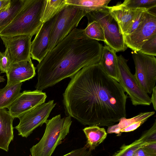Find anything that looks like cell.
<instances>
[{
    "label": "cell",
    "instance_id": "obj_21",
    "mask_svg": "<svg viewBox=\"0 0 156 156\" xmlns=\"http://www.w3.org/2000/svg\"><path fill=\"white\" fill-rule=\"evenodd\" d=\"M24 0H11L10 4L0 10V31L14 19L21 9Z\"/></svg>",
    "mask_w": 156,
    "mask_h": 156
},
{
    "label": "cell",
    "instance_id": "obj_33",
    "mask_svg": "<svg viewBox=\"0 0 156 156\" xmlns=\"http://www.w3.org/2000/svg\"><path fill=\"white\" fill-rule=\"evenodd\" d=\"M151 97V103L152 104L154 109L156 110V86L154 88L152 92Z\"/></svg>",
    "mask_w": 156,
    "mask_h": 156
},
{
    "label": "cell",
    "instance_id": "obj_10",
    "mask_svg": "<svg viewBox=\"0 0 156 156\" xmlns=\"http://www.w3.org/2000/svg\"><path fill=\"white\" fill-rule=\"evenodd\" d=\"M156 34L155 13L147 10L145 16L135 30L132 33L123 36L127 48L139 51L144 43Z\"/></svg>",
    "mask_w": 156,
    "mask_h": 156
},
{
    "label": "cell",
    "instance_id": "obj_8",
    "mask_svg": "<svg viewBox=\"0 0 156 156\" xmlns=\"http://www.w3.org/2000/svg\"><path fill=\"white\" fill-rule=\"evenodd\" d=\"M132 57L137 82L145 92L151 94L156 82V58L136 51L132 53Z\"/></svg>",
    "mask_w": 156,
    "mask_h": 156
},
{
    "label": "cell",
    "instance_id": "obj_32",
    "mask_svg": "<svg viewBox=\"0 0 156 156\" xmlns=\"http://www.w3.org/2000/svg\"><path fill=\"white\" fill-rule=\"evenodd\" d=\"M142 148L151 156H156V141L147 143Z\"/></svg>",
    "mask_w": 156,
    "mask_h": 156
},
{
    "label": "cell",
    "instance_id": "obj_16",
    "mask_svg": "<svg viewBox=\"0 0 156 156\" xmlns=\"http://www.w3.org/2000/svg\"><path fill=\"white\" fill-rule=\"evenodd\" d=\"M14 118L5 108L0 109V148L8 151L13 138V122Z\"/></svg>",
    "mask_w": 156,
    "mask_h": 156
},
{
    "label": "cell",
    "instance_id": "obj_30",
    "mask_svg": "<svg viewBox=\"0 0 156 156\" xmlns=\"http://www.w3.org/2000/svg\"><path fill=\"white\" fill-rule=\"evenodd\" d=\"M145 141L147 143L156 141V120L151 127L142 136Z\"/></svg>",
    "mask_w": 156,
    "mask_h": 156
},
{
    "label": "cell",
    "instance_id": "obj_26",
    "mask_svg": "<svg viewBox=\"0 0 156 156\" xmlns=\"http://www.w3.org/2000/svg\"><path fill=\"white\" fill-rule=\"evenodd\" d=\"M121 5L129 9L141 8L150 10L156 8V0H126Z\"/></svg>",
    "mask_w": 156,
    "mask_h": 156
},
{
    "label": "cell",
    "instance_id": "obj_4",
    "mask_svg": "<svg viewBox=\"0 0 156 156\" xmlns=\"http://www.w3.org/2000/svg\"><path fill=\"white\" fill-rule=\"evenodd\" d=\"M72 121L67 116L58 115L47 120L44 134L38 143L30 149L32 156H51L56 147L69 133Z\"/></svg>",
    "mask_w": 156,
    "mask_h": 156
},
{
    "label": "cell",
    "instance_id": "obj_19",
    "mask_svg": "<svg viewBox=\"0 0 156 156\" xmlns=\"http://www.w3.org/2000/svg\"><path fill=\"white\" fill-rule=\"evenodd\" d=\"M83 131L87 139L85 146L91 151L102 142L107 136L105 129L97 126L87 127Z\"/></svg>",
    "mask_w": 156,
    "mask_h": 156
},
{
    "label": "cell",
    "instance_id": "obj_14",
    "mask_svg": "<svg viewBox=\"0 0 156 156\" xmlns=\"http://www.w3.org/2000/svg\"><path fill=\"white\" fill-rule=\"evenodd\" d=\"M36 68L32 62L27 61L13 62L6 73L7 84L22 83L36 75Z\"/></svg>",
    "mask_w": 156,
    "mask_h": 156
},
{
    "label": "cell",
    "instance_id": "obj_35",
    "mask_svg": "<svg viewBox=\"0 0 156 156\" xmlns=\"http://www.w3.org/2000/svg\"><path fill=\"white\" fill-rule=\"evenodd\" d=\"M11 0H0V10L7 7Z\"/></svg>",
    "mask_w": 156,
    "mask_h": 156
},
{
    "label": "cell",
    "instance_id": "obj_27",
    "mask_svg": "<svg viewBox=\"0 0 156 156\" xmlns=\"http://www.w3.org/2000/svg\"><path fill=\"white\" fill-rule=\"evenodd\" d=\"M147 10L145 9L138 8L132 23L123 36L133 32L144 17Z\"/></svg>",
    "mask_w": 156,
    "mask_h": 156
},
{
    "label": "cell",
    "instance_id": "obj_12",
    "mask_svg": "<svg viewBox=\"0 0 156 156\" xmlns=\"http://www.w3.org/2000/svg\"><path fill=\"white\" fill-rule=\"evenodd\" d=\"M47 96L42 91L25 90L20 94L9 109L15 119L36 107L45 103Z\"/></svg>",
    "mask_w": 156,
    "mask_h": 156
},
{
    "label": "cell",
    "instance_id": "obj_9",
    "mask_svg": "<svg viewBox=\"0 0 156 156\" xmlns=\"http://www.w3.org/2000/svg\"><path fill=\"white\" fill-rule=\"evenodd\" d=\"M54 100L44 103L25 112L18 118L19 124L15 127L18 135L27 137L37 127L45 123L49 115L55 107Z\"/></svg>",
    "mask_w": 156,
    "mask_h": 156
},
{
    "label": "cell",
    "instance_id": "obj_36",
    "mask_svg": "<svg viewBox=\"0 0 156 156\" xmlns=\"http://www.w3.org/2000/svg\"><path fill=\"white\" fill-rule=\"evenodd\" d=\"M4 76H0V83L4 82L5 81V80L4 77Z\"/></svg>",
    "mask_w": 156,
    "mask_h": 156
},
{
    "label": "cell",
    "instance_id": "obj_28",
    "mask_svg": "<svg viewBox=\"0 0 156 156\" xmlns=\"http://www.w3.org/2000/svg\"><path fill=\"white\" fill-rule=\"evenodd\" d=\"M139 52L146 55L156 56V34L144 43Z\"/></svg>",
    "mask_w": 156,
    "mask_h": 156
},
{
    "label": "cell",
    "instance_id": "obj_31",
    "mask_svg": "<svg viewBox=\"0 0 156 156\" xmlns=\"http://www.w3.org/2000/svg\"><path fill=\"white\" fill-rule=\"evenodd\" d=\"M63 156H92L91 151L85 146L74 150Z\"/></svg>",
    "mask_w": 156,
    "mask_h": 156
},
{
    "label": "cell",
    "instance_id": "obj_1",
    "mask_svg": "<svg viewBox=\"0 0 156 156\" xmlns=\"http://www.w3.org/2000/svg\"><path fill=\"white\" fill-rule=\"evenodd\" d=\"M63 96L66 115L83 125L108 127L126 118L128 95L99 63L80 70Z\"/></svg>",
    "mask_w": 156,
    "mask_h": 156
},
{
    "label": "cell",
    "instance_id": "obj_23",
    "mask_svg": "<svg viewBox=\"0 0 156 156\" xmlns=\"http://www.w3.org/2000/svg\"><path fill=\"white\" fill-rule=\"evenodd\" d=\"M66 0H47V3L41 18L43 23L58 14L66 5Z\"/></svg>",
    "mask_w": 156,
    "mask_h": 156
},
{
    "label": "cell",
    "instance_id": "obj_15",
    "mask_svg": "<svg viewBox=\"0 0 156 156\" xmlns=\"http://www.w3.org/2000/svg\"><path fill=\"white\" fill-rule=\"evenodd\" d=\"M154 113V111L141 112L131 118H122L118 124L108 127L107 133H115L117 136H120L123 132L133 131L144 123Z\"/></svg>",
    "mask_w": 156,
    "mask_h": 156
},
{
    "label": "cell",
    "instance_id": "obj_13",
    "mask_svg": "<svg viewBox=\"0 0 156 156\" xmlns=\"http://www.w3.org/2000/svg\"><path fill=\"white\" fill-rule=\"evenodd\" d=\"M57 14L49 20L43 23L31 42L30 55L32 59L40 62L48 51L50 35Z\"/></svg>",
    "mask_w": 156,
    "mask_h": 156
},
{
    "label": "cell",
    "instance_id": "obj_25",
    "mask_svg": "<svg viewBox=\"0 0 156 156\" xmlns=\"http://www.w3.org/2000/svg\"><path fill=\"white\" fill-rule=\"evenodd\" d=\"M147 142H145L141 136L131 144H123L120 150L116 152L112 156H133L134 153L138 149L142 147Z\"/></svg>",
    "mask_w": 156,
    "mask_h": 156
},
{
    "label": "cell",
    "instance_id": "obj_11",
    "mask_svg": "<svg viewBox=\"0 0 156 156\" xmlns=\"http://www.w3.org/2000/svg\"><path fill=\"white\" fill-rule=\"evenodd\" d=\"M0 37L13 62H32L30 55L32 37L20 35Z\"/></svg>",
    "mask_w": 156,
    "mask_h": 156
},
{
    "label": "cell",
    "instance_id": "obj_24",
    "mask_svg": "<svg viewBox=\"0 0 156 156\" xmlns=\"http://www.w3.org/2000/svg\"><path fill=\"white\" fill-rule=\"evenodd\" d=\"M84 30L85 34L88 37L98 41L105 42L104 31L98 22L93 21L88 23L87 27Z\"/></svg>",
    "mask_w": 156,
    "mask_h": 156
},
{
    "label": "cell",
    "instance_id": "obj_22",
    "mask_svg": "<svg viewBox=\"0 0 156 156\" xmlns=\"http://www.w3.org/2000/svg\"><path fill=\"white\" fill-rule=\"evenodd\" d=\"M111 1V0H66V4L80 6L84 9L87 13L106 8Z\"/></svg>",
    "mask_w": 156,
    "mask_h": 156
},
{
    "label": "cell",
    "instance_id": "obj_7",
    "mask_svg": "<svg viewBox=\"0 0 156 156\" xmlns=\"http://www.w3.org/2000/svg\"><path fill=\"white\" fill-rule=\"evenodd\" d=\"M119 70L118 82L130 98L132 104L150 105L151 98L140 86L134 75L131 72L127 60L121 55L117 57Z\"/></svg>",
    "mask_w": 156,
    "mask_h": 156
},
{
    "label": "cell",
    "instance_id": "obj_18",
    "mask_svg": "<svg viewBox=\"0 0 156 156\" xmlns=\"http://www.w3.org/2000/svg\"><path fill=\"white\" fill-rule=\"evenodd\" d=\"M116 52L109 46H103L101 57L98 63L105 73L118 82L119 70Z\"/></svg>",
    "mask_w": 156,
    "mask_h": 156
},
{
    "label": "cell",
    "instance_id": "obj_29",
    "mask_svg": "<svg viewBox=\"0 0 156 156\" xmlns=\"http://www.w3.org/2000/svg\"><path fill=\"white\" fill-rule=\"evenodd\" d=\"M13 62L10 58L7 51L3 52L0 51V71L1 73L7 72Z\"/></svg>",
    "mask_w": 156,
    "mask_h": 156
},
{
    "label": "cell",
    "instance_id": "obj_34",
    "mask_svg": "<svg viewBox=\"0 0 156 156\" xmlns=\"http://www.w3.org/2000/svg\"><path fill=\"white\" fill-rule=\"evenodd\" d=\"M133 156H151L145 152L142 147L137 150Z\"/></svg>",
    "mask_w": 156,
    "mask_h": 156
},
{
    "label": "cell",
    "instance_id": "obj_3",
    "mask_svg": "<svg viewBox=\"0 0 156 156\" xmlns=\"http://www.w3.org/2000/svg\"><path fill=\"white\" fill-rule=\"evenodd\" d=\"M47 0H24L13 20L0 31V36L25 35L32 37L43 24L41 18Z\"/></svg>",
    "mask_w": 156,
    "mask_h": 156
},
{
    "label": "cell",
    "instance_id": "obj_20",
    "mask_svg": "<svg viewBox=\"0 0 156 156\" xmlns=\"http://www.w3.org/2000/svg\"><path fill=\"white\" fill-rule=\"evenodd\" d=\"M22 83L7 84L0 89V109H8L20 93Z\"/></svg>",
    "mask_w": 156,
    "mask_h": 156
},
{
    "label": "cell",
    "instance_id": "obj_6",
    "mask_svg": "<svg viewBox=\"0 0 156 156\" xmlns=\"http://www.w3.org/2000/svg\"><path fill=\"white\" fill-rule=\"evenodd\" d=\"M107 7L104 9L87 12L85 16L88 23L93 21L98 22L103 28L105 38V43L106 45L116 52L124 51L127 47L118 24L111 15Z\"/></svg>",
    "mask_w": 156,
    "mask_h": 156
},
{
    "label": "cell",
    "instance_id": "obj_5",
    "mask_svg": "<svg viewBox=\"0 0 156 156\" xmlns=\"http://www.w3.org/2000/svg\"><path fill=\"white\" fill-rule=\"evenodd\" d=\"M87 13L80 6L66 4L58 14L50 35L48 51L77 27Z\"/></svg>",
    "mask_w": 156,
    "mask_h": 156
},
{
    "label": "cell",
    "instance_id": "obj_17",
    "mask_svg": "<svg viewBox=\"0 0 156 156\" xmlns=\"http://www.w3.org/2000/svg\"><path fill=\"white\" fill-rule=\"evenodd\" d=\"M111 15L117 22L120 32L123 36L130 26L137 9L126 8L119 3L112 6H108Z\"/></svg>",
    "mask_w": 156,
    "mask_h": 156
},
{
    "label": "cell",
    "instance_id": "obj_2",
    "mask_svg": "<svg viewBox=\"0 0 156 156\" xmlns=\"http://www.w3.org/2000/svg\"><path fill=\"white\" fill-rule=\"evenodd\" d=\"M102 48L98 41L87 36L84 29L74 28L37 65L36 90L42 91L71 78L85 66L98 63Z\"/></svg>",
    "mask_w": 156,
    "mask_h": 156
}]
</instances>
